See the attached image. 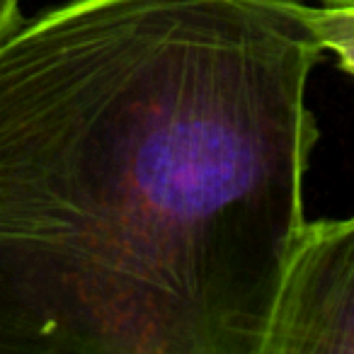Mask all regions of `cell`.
Masks as SVG:
<instances>
[{
    "label": "cell",
    "instance_id": "3",
    "mask_svg": "<svg viewBox=\"0 0 354 354\" xmlns=\"http://www.w3.org/2000/svg\"><path fill=\"white\" fill-rule=\"evenodd\" d=\"M310 25L320 49L333 51L339 68L354 75V6L310 8Z\"/></svg>",
    "mask_w": 354,
    "mask_h": 354
},
{
    "label": "cell",
    "instance_id": "1",
    "mask_svg": "<svg viewBox=\"0 0 354 354\" xmlns=\"http://www.w3.org/2000/svg\"><path fill=\"white\" fill-rule=\"evenodd\" d=\"M304 0H68L0 39V354H260L304 226Z\"/></svg>",
    "mask_w": 354,
    "mask_h": 354
},
{
    "label": "cell",
    "instance_id": "2",
    "mask_svg": "<svg viewBox=\"0 0 354 354\" xmlns=\"http://www.w3.org/2000/svg\"><path fill=\"white\" fill-rule=\"evenodd\" d=\"M260 354H354V216L304 221Z\"/></svg>",
    "mask_w": 354,
    "mask_h": 354
},
{
    "label": "cell",
    "instance_id": "4",
    "mask_svg": "<svg viewBox=\"0 0 354 354\" xmlns=\"http://www.w3.org/2000/svg\"><path fill=\"white\" fill-rule=\"evenodd\" d=\"M20 20V0H0V39H6Z\"/></svg>",
    "mask_w": 354,
    "mask_h": 354
},
{
    "label": "cell",
    "instance_id": "5",
    "mask_svg": "<svg viewBox=\"0 0 354 354\" xmlns=\"http://www.w3.org/2000/svg\"><path fill=\"white\" fill-rule=\"evenodd\" d=\"M325 6H354V0H323Z\"/></svg>",
    "mask_w": 354,
    "mask_h": 354
}]
</instances>
